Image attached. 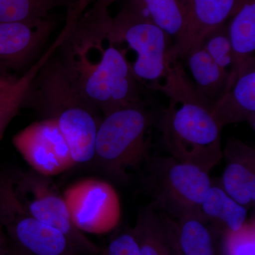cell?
<instances>
[{"instance_id": "obj_1", "label": "cell", "mask_w": 255, "mask_h": 255, "mask_svg": "<svg viewBox=\"0 0 255 255\" xmlns=\"http://www.w3.org/2000/svg\"><path fill=\"white\" fill-rule=\"evenodd\" d=\"M112 18L108 8L96 1L90 9L72 5L67 12L68 31L56 49L68 73L103 117L144 102L127 52L109 36Z\"/></svg>"}, {"instance_id": "obj_2", "label": "cell", "mask_w": 255, "mask_h": 255, "mask_svg": "<svg viewBox=\"0 0 255 255\" xmlns=\"http://www.w3.org/2000/svg\"><path fill=\"white\" fill-rule=\"evenodd\" d=\"M152 88L169 98L159 128L169 155L209 172L223 158L222 129L212 117L211 103L197 91L177 60H171L163 81Z\"/></svg>"}, {"instance_id": "obj_3", "label": "cell", "mask_w": 255, "mask_h": 255, "mask_svg": "<svg viewBox=\"0 0 255 255\" xmlns=\"http://www.w3.org/2000/svg\"><path fill=\"white\" fill-rule=\"evenodd\" d=\"M56 49L32 80L22 108L36 111L41 119H54L75 165L88 163L95 158L96 137L103 115L84 95Z\"/></svg>"}, {"instance_id": "obj_4", "label": "cell", "mask_w": 255, "mask_h": 255, "mask_svg": "<svg viewBox=\"0 0 255 255\" xmlns=\"http://www.w3.org/2000/svg\"><path fill=\"white\" fill-rule=\"evenodd\" d=\"M155 119L144 102L104 116L94 158L101 170L117 180L127 181L131 171L145 165L151 156L150 132Z\"/></svg>"}, {"instance_id": "obj_5", "label": "cell", "mask_w": 255, "mask_h": 255, "mask_svg": "<svg viewBox=\"0 0 255 255\" xmlns=\"http://www.w3.org/2000/svg\"><path fill=\"white\" fill-rule=\"evenodd\" d=\"M144 167L156 211L173 220L201 219V204L213 184L209 172L170 155H151Z\"/></svg>"}, {"instance_id": "obj_6", "label": "cell", "mask_w": 255, "mask_h": 255, "mask_svg": "<svg viewBox=\"0 0 255 255\" xmlns=\"http://www.w3.org/2000/svg\"><path fill=\"white\" fill-rule=\"evenodd\" d=\"M109 36L136 53L131 68L137 82H152V87L163 81L171 63V38L152 21L137 0H128L112 18Z\"/></svg>"}, {"instance_id": "obj_7", "label": "cell", "mask_w": 255, "mask_h": 255, "mask_svg": "<svg viewBox=\"0 0 255 255\" xmlns=\"http://www.w3.org/2000/svg\"><path fill=\"white\" fill-rule=\"evenodd\" d=\"M9 177L15 195L28 214L61 231L82 255H105L104 250L74 225L63 193L51 177L33 170L18 172Z\"/></svg>"}, {"instance_id": "obj_8", "label": "cell", "mask_w": 255, "mask_h": 255, "mask_svg": "<svg viewBox=\"0 0 255 255\" xmlns=\"http://www.w3.org/2000/svg\"><path fill=\"white\" fill-rule=\"evenodd\" d=\"M0 236L32 255H83L61 231L28 214L9 176L0 177Z\"/></svg>"}, {"instance_id": "obj_9", "label": "cell", "mask_w": 255, "mask_h": 255, "mask_svg": "<svg viewBox=\"0 0 255 255\" xmlns=\"http://www.w3.org/2000/svg\"><path fill=\"white\" fill-rule=\"evenodd\" d=\"M63 195L74 225L85 234L109 232L120 221L122 207L118 194L105 180L81 179L66 188Z\"/></svg>"}, {"instance_id": "obj_10", "label": "cell", "mask_w": 255, "mask_h": 255, "mask_svg": "<svg viewBox=\"0 0 255 255\" xmlns=\"http://www.w3.org/2000/svg\"><path fill=\"white\" fill-rule=\"evenodd\" d=\"M12 144L31 170L45 177H54L75 166L54 119H43L29 124L15 134Z\"/></svg>"}, {"instance_id": "obj_11", "label": "cell", "mask_w": 255, "mask_h": 255, "mask_svg": "<svg viewBox=\"0 0 255 255\" xmlns=\"http://www.w3.org/2000/svg\"><path fill=\"white\" fill-rule=\"evenodd\" d=\"M55 26L51 16L0 22V64L15 71L27 70L42 55Z\"/></svg>"}, {"instance_id": "obj_12", "label": "cell", "mask_w": 255, "mask_h": 255, "mask_svg": "<svg viewBox=\"0 0 255 255\" xmlns=\"http://www.w3.org/2000/svg\"><path fill=\"white\" fill-rule=\"evenodd\" d=\"M211 112L221 129L230 124L248 122L255 130V56L238 65L232 86L211 106Z\"/></svg>"}, {"instance_id": "obj_13", "label": "cell", "mask_w": 255, "mask_h": 255, "mask_svg": "<svg viewBox=\"0 0 255 255\" xmlns=\"http://www.w3.org/2000/svg\"><path fill=\"white\" fill-rule=\"evenodd\" d=\"M242 0H187V24L182 36L174 41L169 59L184 58L206 33L226 23Z\"/></svg>"}, {"instance_id": "obj_14", "label": "cell", "mask_w": 255, "mask_h": 255, "mask_svg": "<svg viewBox=\"0 0 255 255\" xmlns=\"http://www.w3.org/2000/svg\"><path fill=\"white\" fill-rule=\"evenodd\" d=\"M226 166L221 187L247 209L255 201V149L236 137L229 139L223 151Z\"/></svg>"}, {"instance_id": "obj_15", "label": "cell", "mask_w": 255, "mask_h": 255, "mask_svg": "<svg viewBox=\"0 0 255 255\" xmlns=\"http://www.w3.org/2000/svg\"><path fill=\"white\" fill-rule=\"evenodd\" d=\"M184 58H187L196 90L211 106L232 86L231 73L220 68L199 42Z\"/></svg>"}, {"instance_id": "obj_16", "label": "cell", "mask_w": 255, "mask_h": 255, "mask_svg": "<svg viewBox=\"0 0 255 255\" xmlns=\"http://www.w3.org/2000/svg\"><path fill=\"white\" fill-rule=\"evenodd\" d=\"M201 219L214 233L237 231L248 219V209L213 184L206 192L200 209Z\"/></svg>"}, {"instance_id": "obj_17", "label": "cell", "mask_w": 255, "mask_h": 255, "mask_svg": "<svg viewBox=\"0 0 255 255\" xmlns=\"http://www.w3.org/2000/svg\"><path fill=\"white\" fill-rule=\"evenodd\" d=\"M140 255H169L170 236L165 216L148 205L139 211L132 229Z\"/></svg>"}, {"instance_id": "obj_18", "label": "cell", "mask_w": 255, "mask_h": 255, "mask_svg": "<svg viewBox=\"0 0 255 255\" xmlns=\"http://www.w3.org/2000/svg\"><path fill=\"white\" fill-rule=\"evenodd\" d=\"M172 222L183 255H219L214 232L200 218L188 216Z\"/></svg>"}, {"instance_id": "obj_19", "label": "cell", "mask_w": 255, "mask_h": 255, "mask_svg": "<svg viewBox=\"0 0 255 255\" xmlns=\"http://www.w3.org/2000/svg\"><path fill=\"white\" fill-rule=\"evenodd\" d=\"M228 35L232 44L237 69L243 61L254 56L255 50V0H242L229 18Z\"/></svg>"}, {"instance_id": "obj_20", "label": "cell", "mask_w": 255, "mask_h": 255, "mask_svg": "<svg viewBox=\"0 0 255 255\" xmlns=\"http://www.w3.org/2000/svg\"><path fill=\"white\" fill-rule=\"evenodd\" d=\"M151 19L177 41L187 24V0H137Z\"/></svg>"}, {"instance_id": "obj_21", "label": "cell", "mask_w": 255, "mask_h": 255, "mask_svg": "<svg viewBox=\"0 0 255 255\" xmlns=\"http://www.w3.org/2000/svg\"><path fill=\"white\" fill-rule=\"evenodd\" d=\"M48 56V53H43L21 76L18 77L14 85L0 98V142L10 123L22 109L28 87Z\"/></svg>"}, {"instance_id": "obj_22", "label": "cell", "mask_w": 255, "mask_h": 255, "mask_svg": "<svg viewBox=\"0 0 255 255\" xmlns=\"http://www.w3.org/2000/svg\"><path fill=\"white\" fill-rule=\"evenodd\" d=\"M73 0H0V22L31 21L50 16L53 9Z\"/></svg>"}, {"instance_id": "obj_23", "label": "cell", "mask_w": 255, "mask_h": 255, "mask_svg": "<svg viewBox=\"0 0 255 255\" xmlns=\"http://www.w3.org/2000/svg\"><path fill=\"white\" fill-rule=\"evenodd\" d=\"M199 43L220 68L231 73L233 84L237 74V65L228 35V23L211 30Z\"/></svg>"}, {"instance_id": "obj_24", "label": "cell", "mask_w": 255, "mask_h": 255, "mask_svg": "<svg viewBox=\"0 0 255 255\" xmlns=\"http://www.w3.org/2000/svg\"><path fill=\"white\" fill-rule=\"evenodd\" d=\"M222 255H255V217L247 220L237 231L221 233Z\"/></svg>"}, {"instance_id": "obj_25", "label": "cell", "mask_w": 255, "mask_h": 255, "mask_svg": "<svg viewBox=\"0 0 255 255\" xmlns=\"http://www.w3.org/2000/svg\"><path fill=\"white\" fill-rule=\"evenodd\" d=\"M105 255H140L132 229L125 230L114 236L105 250Z\"/></svg>"}, {"instance_id": "obj_26", "label": "cell", "mask_w": 255, "mask_h": 255, "mask_svg": "<svg viewBox=\"0 0 255 255\" xmlns=\"http://www.w3.org/2000/svg\"><path fill=\"white\" fill-rule=\"evenodd\" d=\"M18 78L10 72L0 73V98L14 85Z\"/></svg>"}, {"instance_id": "obj_27", "label": "cell", "mask_w": 255, "mask_h": 255, "mask_svg": "<svg viewBox=\"0 0 255 255\" xmlns=\"http://www.w3.org/2000/svg\"><path fill=\"white\" fill-rule=\"evenodd\" d=\"M0 238H1V242H2L6 255H32L27 251L21 248V247L18 246L17 245L4 239L1 236H0Z\"/></svg>"}, {"instance_id": "obj_28", "label": "cell", "mask_w": 255, "mask_h": 255, "mask_svg": "<svg viewBox=\"0 0 255 255\" xmlns=\"http://www.w3.org/2000/svg\"><path fill=\"white\" fill-rule=\"evenodd\" d=\"M164 216H165V215H164ZM165 217L166 219H167V223H168L169 236H170V252H169V255H183L177 245L172 219L167 216H165Z\"/></svg>"}, {"instance_id": "obj_29", "label": "cell", "mask_w": 255, "mask_h": 255, "mask_svg": "<svg viewBox=\"0 0 255 255\" xmlns=\"http://www.w3.org/2000/svg\"><path fill=\"white\" fill-rule=\"evenodd\" d=\"M96 1L106 7L109 8L114 2L119 1V0H96Z\"/></svg>"}, {"instance_id": "obj_30", "label": "cell", "mask_w": 255, "mask_h": 255, "mask_svg": "<svg viewBox=\"0 0 255 255\" xmlns=\"http://www.w3.org/2000/svg\"><path fill=\"white\" fill-rule=\"evenodd\" d=\"M0 255H6V252L4 251V246H3L2 242L0 238Z\"/></svg>"}, {"instance_id": "obj_31", "label": "cell", "mask_w": 255, "mask_h": 255, "mask_svg": "<svg viewBox=\"0 0 255 255\" xmlns=\"http://www.w3.org/2000/svg\"><path fill=\"white\" fill-rule=\"evenodd\" d=\"M9 71V69L6 68L4 65L0 64V73H5V72Z\"/></svg>"}]
</instances>
